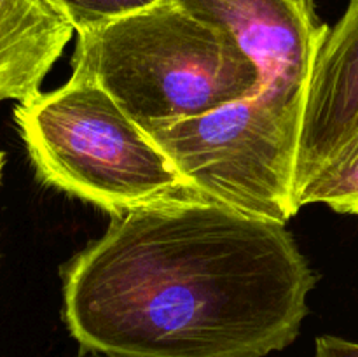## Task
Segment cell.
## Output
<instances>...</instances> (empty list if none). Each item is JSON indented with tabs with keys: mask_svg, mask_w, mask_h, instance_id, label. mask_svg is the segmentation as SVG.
Segmentation results:
<instances>
[{
	"mask_svg": "<svg viewBox=\"0 0 358 357\" xmlns=\"http://www.w3.org/2000/svg\"><path fill=\"white\" fill-rule=\"evenodd\" d=\"M322 203L339 214L358 216V146L338 167L322 172L297 192V205Z\"/></svg>",
	"mask_w": 358,
	"mask_h": 357,
	"instance_id": "52a82bcc",
	"label": "cell"
},
{
	"mask_svg": "<svg viewBox=\"0 0 358 357\" xmlns=\"http://www.w3.org/2000/svg\"><path fill=\"white\" fill-rule=\"evenodd\" d=\"M2 167H3V153L0 150V174H2Z\"/></svg>",
	"mask_w": 358,
	"mask_h": 357,
	"instance_id": "8fae6325",
	"label": "cell"
},
{
	"mask_svg": "<svg viewBox=\"0 0 358 357\" xmlns=\"http://www.w3.org/2000/svg\"><path fill=\"white\" fill-rule=\"evenodd\" d=\"M73 34L44 0H0V102L37 97Z\"/></svg>",
	"mask_w": 358,
	"mask_h": 357,
	"instance_id": "8992f818",
	"label": "cell"
},
{
	"mask_svg": "<svg viewBox=\"0 0 358 357\" xmlns=\"http://www.w3.org/2000/svg\"><path fill=\"white\" fill-rule=\"evenodd\" d=\"M315 357H358V343L338 336H318Z\"/></svg>",
	"mask_w": 358,
	"mask_h": 357,
	"instance_id": "9c48e42d",
	"label": "cell"
},
{
	"mask_svg": "<svg viewBox=\"0 0 358 357\" xmlns=\"http://www.w3.org/2000/svg\"><path fill=\"white\" fill-rule=\"evenodd\" d=\"M77 357H107V356H101V354H93V352H86V354H80Z\"/></svg>",
	"mask_w": 358,
	"mask_h": 357,
	"instance_id": "30bf717a",
	"label": "cell"
},
{
	"mask_svg": "<svg viewBox=\"0 0 358 357\" xmlns=\"http://www.w3.org/2000/svg\"><path fill=\"white\" fill-rule=\"evenodd\" d=\"M73 27L76 34L147 9L163 0H44Z\"/></svg>",
	"mask_w": 358,
	"mask_h": 357,
	"instance_id": "ba28073f",
	"label": "cell"
},
{
	"mask_svg": "<svg viewBox=\"0 0 358 357\" xmlns=\"http://www.w3.org/2000/svg\"><path fill=\"white\" fill-rule=\"evenodd\" d=\"M315 282L285 224L191 196L112 216L63 270V318L107 357H266Z\"/></svg>",
	"mask_w": 358,
	"mask_h": 357,
	"instance_id": "6da1fadb",
	"label": "cell"
},
{
	"mask_svg": "<svg viewBox=\"0 0 358 357\" xmlns=\"http://www.w3.org/2000/svg\"><path fill=\"white\" fill-rule=\"evenodd\" d=\"M358 146V0H350L318 51L296 164L297 192Z\"/></svg>",
	"mask_w": 358,
	"mask_h": 357,
	"instance_id": "5b68a950",
	"label": "cell"
},
{
	"mask_svg": "<svg viewBox=\"0 0 358 357\" xmlns=\"http://www.w3.org/2000/svg\"><path fill=\"white\" fill-rule=\"evenodd\" d=\"M227 28L259 65L255 94L147 135L192 191L285 224L299 210L296 164L308 86L329 34L315 0H173Z\"/></svg>",
	"mask_w": 358,
	"mask_h": 357,
	"instance_id": "7a4b0ae2",
	"label": "cell"
},
{
	"mask_svg": "<svg viewBox=\"0 0 358 357\" xmlns=\"http://www.w3.org/2000/svg\"><path fill=\"white\" fill-rule=\"evenodd\" d=\"M37 177L110 216L199 196L107 91L70 77L14 108ZM203 198V196H201Z\"/></svg>",
	"mask_w": 358,
	"mask_h": 357,
	"instance_id": "277c9868",
	"label": "cell"
},
{
	"mask_svg": "<svg viewBox=\"0 0 358 357\" xmlns=\"http://www.w3.org/2000/svg\"><path fill=\"white\" fill-rule=\"evenodd\" d=\"M72 77L98 84L145 133L243 100L262 84L227 28L173 0L77 34Z\"/></svg>",
	"mask_w": 358,
	"mask_h": 357,
	"instance_id": "3957f363",
	"label": "cell"
}]
</instances>
